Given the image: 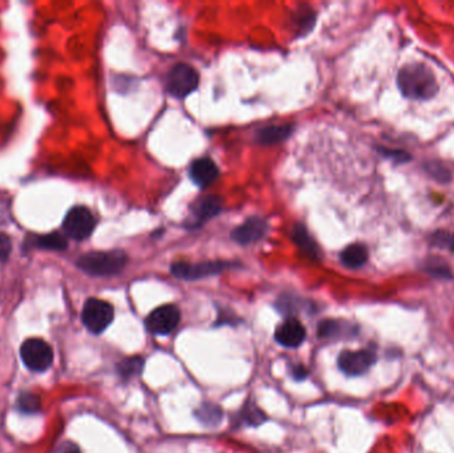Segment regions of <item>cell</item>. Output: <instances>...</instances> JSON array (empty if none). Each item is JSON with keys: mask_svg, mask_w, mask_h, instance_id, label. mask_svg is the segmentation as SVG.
<instances>
[{"mask_svg": "<svg viewBox=\"0 0 454 453\" xmlns=\"http://www.w3.org/2000/svg\"><path fill=\"white\" fill-rule=\"evenodd\" d=\"M143 369H144V359L140 356L127 358L117 365L118 374L124 379H129L136 375H140Z\"/></svg>", "mask_w": 454, "mask_h": 453, "instance_id": "cell-19", "label": "cell"}, {"mask_svg": "<svg viewBox=\"0 0 454 453\" xmlns=\"http://www.w3.org/2000/svg\"><path fill=\"white\" fill-rule=\"evenodd\" d=\"M218 166L210 159L194 161L190 166L191 180L201 188L211 185L218 178Z\"/></svg>", "mask_w": 454, "mask_h": 453, "instance_id": "cell-13", "label": "cell"}, {"mask_svg": "<svg viewBox=\"0 0 454 453\" xmlns=\"http://www.w3.org/2000/svg\"><path fill=\"white\" fill-rule=\"evenodd\" d=\"M340 260L344 266L350 269H359L362 267L368 260V251L366 246L355 244L344 248L340 254Z\"/></svg>", "mask_w": 454, "mask_h": 453, "instance_id": "cell-17", "label": "cell"}, {"mask_svg": "<svg viewBox=\"0 0 454 453\" xmlns=\"http://www.w3.org/2000/svg\"><path fill=\"white\" fill-rule=\"evenodd\" d=\"M220 209H222V202L218 197H216V196L206 197L194 206V209L191 212V218L188 225L190 228H197L206 221L218 216Z\"/></svg>", "mask_w": 454, "mask_h": 453, "instance_id": "cell-12", "label": "cell"}, {"mask_svg": "<svg viewBox=\"0 0 454 453\" xmlns=\"http://www.w3.org/2000/svg\"><path fill=\"white\" fill-rule=\"evenodd\" d=\"M128 257L121 250L92 251L77 260V267L92 277H112L124 270Z\"/></svg>", "mask_w": 454, "mask_h": 453, "instance_id": "cell-2", "label": "cell"}, {"mask_svg": "<svg viewBox=\"0 0 454 453\" xmlns=\"http://www.w3.org/2000/svg\"><path fill=\"white\" fill-rule=\"evenodd\" d=\"M308 371L306 367L303 365H295L293 367V379L305 380L307 378Z\"/></svg>", "mask_w": 454, "mask_h": 453, "instance_id": "cell-27", "label": "cell"}, {"mask_svg": "<svg viewBox=\"0 0 454 453\" xmlns=\"http://www.w3.org/2000/svg\"><path fill=\"white\" fill-rule=\"evenodd\" d=\"M341 324L337 321H324L319 324V336L321 337H334L339 335Z\"/></svg>", "mask_w": 454, "mask_h": 453, "instance_id": "cell-22", "label": "cell"}, {"mask_svg": "<svg viewBox=\"0 0 454 453\" xmlns=\"http://www.w3.org/2000/svg\"><path fill=\"white\" fill-rule=\"evenodd\" d=\"M20 356L26 367L33 372H44L54 363V351L39 337L26 340L20 347Z\"/></svg>", "mask_w": 454, "mask_h": 453, "instance_id": "cell-3", "label": "cell"}, {"mask_svg": "<svg viewBox=\"0 0 454 453\" xmlns=\"http://www.w3.org/2000/svg\"><path fill=\"white\" fill-rule=\"evenodd\" d=\"M380 152L392 159V160L398 161V162H408L410 161V156L407 153V152H403V150H392V149H385V148H380Z\"/></svg>", "mask_w": 454, "mask_h": 453, "instance_id": "cell-25", "label": "cell"}, {"mask_svg": "<svg viewBox=\"0 0 454 453\" xmlns=\"http://www.w3.org/2000/svg\"><path fill=\"white\" fill-rule=\"evenodd\" d=\"M293 133L291 125H274L266 127L264 129L257 132L255 140L261 145H274L287 140Z\"/></svg>", "mask_w": 454, "mask_h": 453, "instance_id": "cell-14", "label": "cell"}, {"mask_svg": "<svg viewBox=\"0 0 454 453\" xmlns=\"http://www.w3.org/2000/svg\"><path fill=\"white\" fill-rule=\"evenodd\" d=\"M195 418L206 425V427H217L220 425L223 418V412L220 406L213 404V403H204L200 406L194 412Z\"/></svg>", "mask_w": 454, "mask_h": 453, "instance_id": "cell-18", "label": "cell"}, {"mask_svg": "<svg viewBox=\"0 0 454 453\" xmlns=\"http://www.w3.org/2000/svg\"><path fill=\"white\" fill-rule=\"evenodd\" d=\"M13 250V242L8 235L0 233V264L7 262Z\"/></svg>", "mask_w": 454, "mask_h": 453, "instance_id": "cell-23", "label": "cell"}, {"mask_svg": "<svg viewBox=\"0 0 454 453\" xmlns=\"http://www.w3.org/2000/svg\"><path fill=\"white\" fill-rule=\"evenodd\" d=\"M200 83L198 72L185 63L175 65L166 77V90L177 99H184L194 92Z\"/></svg>", "mask_w": 454, "mask_h": 453, "instance_id": "cell-4", "label": "cell"}, {"mask_svg": "<svg viewBox=\"0 0 454 453\" xmlns=\"http://www.w3.org/2000/svg\"><path fill=\"white\" fill-rule=\"evenodd\" d=\"M305 339L306 328L295 318H289L287 321H283L275 331V340L280 346L287 349L299 347L305 342Z\"/></svg>", "mask_w": 454, "mask_h": 453, "instance_id": "cell-11", "label": "cell"}, {"mask_svg": "<svg viewBox=\"0 0 454 453\" xmlns=\"http://www.w3.org/2000/svg\"><path fill=\"white\" fill-rule=\"evenodd\" d=\"M426 169H428V172L433 175L435 178H437V180L442 181V182H444V181L448 182V180L451 178V175L448 173V170H446L444 166H441V165L437 164V162H432V164H429V165L426 166Z\"/></svg>", "mask_w": 454, "mask_h": 453, "instance_id": "cell-24", "label": "cell"}, {"mask_svg": "<svg viewBox=\"0 0 454 453\" xmlns=\"http://www.w3.org/2000/svg\"><path fill=\"white\" fill-rule=\"evenodd\" d=\"M31 248H42V250H52V251H61L68 246V242L63 234L49 233L45 235H33L30 237Z\"/></svg>", "mask_w": 454, "mask_h": 453, "instance_id": "cell-16", "label": "cell"}, {"mask_svg": "<svg viewBox=\"0 0 454 453\" xmlns=\"http://www.w3.org/2000/svg\"><path fill=\"white\" fill-rule=\"evenodd\" d=\"M314 24H315V15H314V13L302 15V17L299 19V32L302 35L307 33L308 31L314 27Z\"/></svg>", "mask_w": 454, "mask_h": 453, "instance_id": "cell-26", "label": "cell"}, {"mask_svg": "<svg viewBox=\"0 0 454 453\" xmlns=\"http://www.w3.org/2000/svg\"><path fill=\"white\" fill-rule=\"evenodd\" d=\"M17 408L24 413H38L42 409V402L38 395L22 392L17 397Z\"/></svg>", "mask_w": 454, "mask_h": 453, "instance_id": "cell-20", "label": "cell"}, {"mask_svg": "<svg viewBox=\"0 0 454 453\" xmlns=\"http://www.w3.org/2000/svg\"><path fill=\"white\" fill-rule=\"evenodd\" d=\"M397 86L405 97L413 100H429L439 92L435 73L421 63L404 65L397 74Z\"/></svg>", "mask_w": 454, "mask_h": 453, "instance_id": "cell-1", "label": "cell"}, {"mask_svg": "<svg viewBox=\"0 0 454 453\" xmlns=\"http://www.w3.org/2000/svg\"><path fill=\"white\" fill-rule=\"evenodd\" d=\"M229 267L230 263L223 262V261H207L201 263L176 262L172 264L170 271L178 279L197 280V279L220 274Z\"/></svg>", "mask_w": 454, "mask_h": 453, "instance_id": "cell-7", "label": "cell"}, {"mask_svg": "<svg viewBox=\"0 0 454 453\" xmlns=\"http://www.w3.org/2000/svg\"><path fill=\"white\" fill-rule=\"evenodd\" d=\"M63 453H81V452H80V450H79V447H77V445H74V444H72V443H70V444H67V445H64V448H63Z\"/></svg>", "mask_w": 454, "mask_h": 453, "instance_id": "cell-28", "label": "cell"}, {"mask_svg": "<svg viewBox=\"0 0 454 453\" xmlns=\"http://www.w3.org/2000/svg\"><path fill=\"white\" fill-rule=\"evenodd\" d=\"M242 422H245L249 425L257 427L259 424L266 422V415L262 412V409L258 408L257 406L248 403V406L242 411Z\"/></svg>", "mask_w": 454, "mask_h": 453, "instance_id": "cell-21", "label": "cell"}, {"mask_svg": "<svg viewBox=\"0 0 454 453\" xmlns=\"http://www.w3.org/2000/svg\"><path fill=\"white\" fill-rule=\"evenodd\" d=\"M181 321V312L175 305H165L153 310L147 319V331L154 335H168L175 331Z\"/></svg>", "mask_w": 454, "mask_h": 453, "instance_id": "cell-8", "label": "cell"}, {"mask_svg": "<svg viewBox=\"0 0 454 453\" xmlns=\"http://www.w3.org/2000/svg\"><path fill=\"white\" fill-rule=\"evenodd\" d=\"M268 230L267 221L261 217H250L233 230L232 238L236 244L249 245L262 239Z\"/></svg>", "mask_w": 454, "mask_h": 453, "instance_id": "cell-10", "label": "cell"}, {"mask_svg": "<svg viewBox=\"0 0 454 453\" xmlns=\"http://www.w3.org/2000/svg\"><path fill=\"white\" fill-rule=\"evenodd\" d=\"M113 306L102 299L90 298L83 307L81 319L84 326L93 334H102L113 321Z\"/></svg>", "mask_w": 454, "mask_h": 453, "instance_id": "cell-5", "label": "cell"}, {"mask_svg": "<svg viewBox=\"0 0 454 453\" xmlns=\"http://www.w3.org/2000/svg\"><path fill=\"white\" fill-rule=\"evenodd\" d=\"M96 228V219L86 206H74L63 221L64 233L76 241H84Z\"/></svg>", "mask_w": 454, "mask_h": 453, "instance_id": "cell-6", "label": "cell"}, {"mask_svg": "<svg viewBox=\"0 0 454 453\" xmlns=\"http://www.w3.org/2000/svg\"><path fill=\"white\" fill-rule=\"evenodd\" d=\"M291 237H293V242L298 245V248H300L309 258H312V260L319 258V254H321L319 248L303 225H300V223L295 225Z\"/></svg>", "mask_w": 454, "mask_h": 453, "instance_id": "cell-15", "label": "cell"}, {"mask_svg": "<svg viewBox=\"0 0 454 453\" xmlns=\"http://www.w3.org/2000/svg\"><path fill=\"white\" fill-rule=\"evenodd\" d=\"M376 362V355L369 350L343 351L339 355V368L348 376H360Z\"/></svg>", "mask_w": 454, "mask_h": 453, "instance_id": "cell-9", "label": "cell"}]
</instances>
